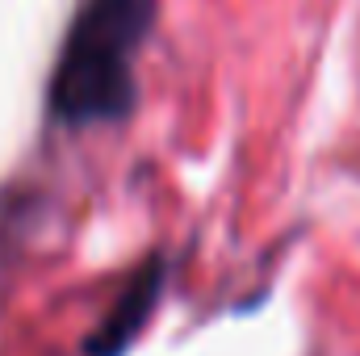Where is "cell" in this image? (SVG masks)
<instances>
[{"label":"cell","instance_id":"obj_1","mask_svg":"<svg viewBox=\"0 0 360 356\" xmlns=\"http://www.w3.org/2000/svg\"><path fill=\"white\" fill-rule=\"evenodd\" d=\"M151 30V0H92L76 17L55 80L51 109L68 126L113 122L134 101V51Z\"/></svg>","mask_w":360,"mask_h":356},{"label":"cell","instance_id":"obj_2","mask_svg":"<svg viewBox=\"0 0 360 356\" xmlns=\"http://www.w3.org/2000/svg\"><path fill=\"white\" fill-rule=\"evenodd\" d=\"M160 289H164V268H160V260H151V265H143L134 272V281H130V285L122 289V298L113 302L109 319L92 331L89 356H117L122 352V348L139 336V327L147 323V314H151Z\"/></svg>","mask_w":360,"mask_h":356}]
</instances>
